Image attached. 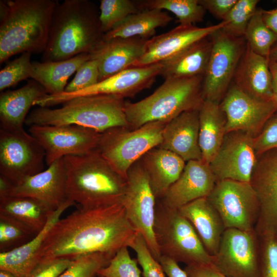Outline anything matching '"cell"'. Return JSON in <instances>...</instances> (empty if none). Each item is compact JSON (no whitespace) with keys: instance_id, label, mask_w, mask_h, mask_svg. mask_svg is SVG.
<instances>
[{"instance_id":"6da1fadb","label":"cell","mask_w":277,"mask_h":277,"mask_svg":"<svg viewBox=\"0 0 277 277\" xmlns=\"http://www.w3.org/2000/svg\"><path fill=\"white\" fill-rule=\"evenodd\" d=\"M137 233L122 203L91 209L80 207L54 225L38 257L73 260L95 253L114 256L121 248L130 247Z\"/></svg>"},{"instance_id":"7a4b0ae2","label":"cell","mask_w":277,"mask_h":277,"mask_svg":"<svg viewBox=\"0 0 277 277\" xmlns=\"http://www.w3.org/2000/svg\"><path fill=\"white\" fill-rule=\"evenodd\" d=\"M55 0L0 1V63L29 52L43 53L48 40Z\"/></svg>"},{"instance_id":"3957f363","label":"cell","mask_w":277,"mask_h":277,"mask_svg":"<svg viewBox=\"0 0 277 277\" xmlns=\"http://www.w3.org/2000/svg\"><path fill=\"white\" fill-rule=\"evenodd\" d=\"M98 14L87 0L58 2L54 10L43 62L61 61L91 54L103 41Z\"/></svg>"},{"instance_id":"277c9868","label":"cell","mask_w":277,"mask_h":277,"mask_svg":"<svg viewBox=\"0 0 277 277\" xmlns=\"http://www.w3.org/2000/svg\"><path fill=\"white\" fill-rule=\"evenodd\" d=\"M67 199L84 209L122 203L127 180L96 149L63 157Z\"/></svg>"},{"instance_id":"5b68a950","label":"cell","mask_w":277,"mask_h":277,"mask_svg":"<svg viewBox=\"0 0 277 277\" xmlns=\"http://www.w3.org/2000/svg\"><path fill=\"white\" fill-rule=\"evenodd\" d=\"M125 104L124 98L113 95L77 97L58 108L38 107L28 115L25 124L29 126L75 125L100 133L116 127H129Z\"/></svg>"},{"instance_id":"8992f818","label":"cell","mask_w":277,"mask_h":277,"mask_svg":"<svg viewBox=\"0 0 277 277\" xmlns=\"http://www.w3.org/2000/svg\"><path fill=\"white\" fill-rule=\"evenodd\" d=\"M203 76L168 78L151 94L137 102L125 101L129 127L138 128L149 122H169L181 113L199 110L204 99Z\"/></svg>"},{"instance_id":"52a82bcc","label":"cell","mask_w":277,"mask_h":277,"mask_svg":"<svg viewBox=\"0 0 277 277\" xmlns=\"http://www.w3.org/2000/svg\"><path fill=\"white\" fill-rule=\"evenodd\" d=\"M168 122L155 121L136 129L116 127L101 132L96 148L113 169L124 178L130 168L150 150L159 147Z\"/></svg>"},{"instance_id":"ba28073f","label":"cell","mask_w":277,"mask_h":277,"mask_svg":"<svg viewBox=\"0 0 277 277\" xmlns=\"http://www.w3.org/2000/svg\"><path fill=\"white\" fill-rule=\"evenodd\" d=\"M154 233L161 255L186 265L212 263V255L191 223L178 209L167 207L158 200Z\"/></svg>"},{"instance_id":"9c48e42d","label":"cell","mask_w":277,"mask_h":277,"mask_svg":"<svg viewBox=\"0 0 277 277\" xmlns=\"http://www.w3.org/2000/svg\"><path fill=\"white\" fill-rule=\"evenodd\" d=\"M122 204L130 223L142 234L154 258L159 261L161 254L155 233L157 199L140 160L128 170Z\"/></svg>"},{"instance_id":"30bf717a","label":"cell","mask_w":277,"mask_h":277,"mask_svg":"<svg viewBox=\"0 0 277 277\" xmlns=\"http://www.w3.org/2000/svg\"><path fill=\"white\" fill-rule=\"evenodd\" d=\"M207 197L220 214L225 229L255 230L260 204L250 183L230 180L217 181Z\"/></svg>"},{"instance_id":"8fae6325","label":"cell","mask_w":277,"mask_h":277,"mask_svg":"<svg viewBox=\"0 0 277 277\" xmlns=\"http://www.w3.org/2000/svg\"><path fill=\"white\" fill-rule=\"evenodd\" d=\"M212 48L203 82L204 100L220 104L233 80L246 46L244 37L231 36L220 29L210 35Z\"/></svg>"},{"instance_id":"7c38bea8","label":"cell","mask_w":277,"mask_h":277,"mask_svg":"<svg viewBox=\"0 0 277 277\" xmlns=\"http://www.w3.org/2000/svg\"><path fill=\"white\" fill-rule=\"evenodd\" d=\"M211 264L230 277H261L260 243L255 230L227 228Z\"/></svg>"},{"instance_id":"4fadbf2b","label":"cell","mask_w":277,"mask_h":277,"mask_svg":"<svg viewBox=\"0 0 277 277\" xmlns=\"http://www.w3.org/2000/svg\"><path fill=\"white\" fill-rule=\"evenodd\" d=\"M161 63L143 67L127 68L95 85L79 91L56 94H46L34 102L35 106L48 107L75 97L92 95H113L122 98L134 96L143 90L150 88L160 75Z\"/></svg>"},{"instance_id":"5bb4252c","label":"cell","mask_w":277,"mask_h":277,"mask_svg":"<svg viewBox=\"0 0 277 277\" xmlns=\"http://www.w3.org/2000/svg\"><path fill=\"white\" fill-rule=\"evenodd\" d=\"M45 151L25 130L0 129V175L13 185L44 170Z\"/></svg>"},{"instance_id":"9a60e30c","label":"cell","mask_w":277,"mask_h":277,"mask_svg":"<svg viewBox=\"0 0 277 277\" xmlns=\"http://www.w3.org/2000/svg\"><path fill=\"white\" fill-rule=\"evenodd\" d=\"M28 131L45 153L47 165L68 155L85 154L96 149L101 133L75 125H32Z\"/></svg>"},{"instance_id":"2e32d148","label":"cell","mask_w":277,"mask_h":277,"mask_svg":"<svg viewBox=\"0 0 277 277\" xmlns=\"http://www.w3.org/2000/svg\"><path fill=\"white\" fill-rule=\"evenodd\" d=\"M226 120V133L242 131L255 137L268 120L277 111L272 101L253 98L234 84L220 103Z\"/></svg>"},{"instance_id":"e0dca14e","label":"cell","mask_w":277,"mask_h":277,"mask_svg":"<svg viewBox=\"0 0 277 277\" xmlns=\"http://www.w3.org/2000/svg\"><path fill=\"white\" fill-rule=\"evenodd\" d=\"M254 137L242 131L226 134L219 151L209 164L217 181L230 180L250 183L258 160Z\"/></svg>"},{"instance_id":"ac0fdd59","label":"cell","mask_w":277,"mask_h":277,"mask_svg":"<svg viewBox=\"0 0 277 277\" xmlns=\"http://www.w3.org/2000/svg\"><path fill=\"white\" fill-rule=\"evenodd\" d=\"M250 183L260 204L256 233L277 234V149L258 157Z\"/></svg>"},{"instance_id":"d6986e66","label":"cell","mask_w":277,"mask_h":277,"mask_svg":"<svg viewBox=\"0 0 277 277\" xmlns=\"http://www.w3.org/2000/svg\"><path fill=\"white\" fill-rule=\"evenodd\" d=\"M225 22L200 27L193 25H182L148 39L143 55L132 67H143L161 63L180 53L191 45L222 29Z\"/></svg>"},{"instance_id":"ffe728a7","label":"cell","mask_w":277,"mask_h":277,"mask_svg":"<svg viewBox=\"0 0 277 277\" xmlns=\"http://www.w3.org/2000/svg\"><path fill=\"white\" fill-rule=\"evenodd\" d=\"M66 183L63 157L53 162L47 169L26 178L17 185H13L5 196L31 197L55 210L68 200Z\"/></svg>"},{"instance_id":"44dd1931","label":"cell","mask_w":277,"mask_h":277,"mask_svg":"<svg viewBox=\"0 0 277 277\" xmlns=\"http://www.w3.org/2000/svg\"><path fill=\"white\" fill-rule=\"evenodd\" d=\"M216 182L209 164L202 160L189 161L178 179L157 200L167 207L178 209L196 199L207 197Z\"/></svg>"},{"instance_id":"7402d4cb","label":"cell","mask_w":277,"mask_h":277,"mask_svg":"<svg viewBox=\"0 0 277 277\" xmlns=\"http://www.w3.org/2000/svg\"><path fill=\"white\" fill-rule=\"evenodd\" d=\"M199 137V110L188 111L166 124L159 147L173 152L186 162L202 160Z\"/></svg>"},{"instance_id":"603a6c76","label":"cell","mask_w":277,"mask_h":277,"mask_svg":"<svg viewBox=\"0 0 277 277\" xmlns=\"http://www.w3.org/2000/svg\"><path fill=\"white\" fill-rule=\"evenodd\" d=\"M148 39L140 37L104 40L90 54L98 62L99 82L132 65L143 55Z\"/></svg>"},{"instance_id":"cb8c5ba5","label":"cell","mask_w":277,"mask_h":277,"mask_svg":"<svg viewBox=\"0 0 277 277\" xmlns=\"http://www.w3.org/2000/svg\"><path fill=\"white\" fill-rule=\"evenodd\" d=\"M233 81L234 85L250 96L273 101L269 62L254 52L247 44Z\"/></svg>"},{"instance_id":"d4e9b609","label":"cell","mask_w":277,"mask_h":277,"mask_svg":"<svg viewBox=\"0 0 277 277\" xmlns=\"http://www.w3.org/2000/svg\"><path fill=\"white\" fill-rule=\"evenodd\" d=\"M75 204L67 200L52 212L44 228L30 241L11 250L0 252V269L8 270L16 277H27L39 260V251L50 229L62 213Z\"/></svg>"},{"instance_id":"484cf974","label":"cell","mask_w":277,"mask_h":277,"mask_svg":"<svg viewBox=\"0 0 277 277\" xmlns=\"http://www.w3.org/2000/svg\"><path fill=\"white\" fill-rule=\"evenodd\" d=\"M47 93L45 88L32 79L24 86L0 95L1 129L14 132L24 130L28 112L35 101Z\"/></svg>"},{"instance_id":"4316f807","label":"cell","mask_w":277,"mask_h":277,"mask_svg":"<svg viewBox=\"0 0 277 277\" xmlns=\"http://www.w3.org/2000/svg\"><path fill=\"white\" fill-rule=\"evenodd\" d=\"M178 210L192 225L207 251L212 256L214 255L225 227L207 197L193 201Z\"/></svg>"},{"instance_id":"83f0119b","label":"cell","mask_w":277,"mask_h":277,"mask_svg":"<svg viewBox=\"0 0 277 277\" xmlns=\"http://www.w3.org/2000/svg\"><path fill=\"white\" fill-rule=\"evenodd\" d=\"M140 161L157 200L178 179L186 164L179 155L159 147L150 150Z\"/></svg>"},{"instance_id":"f1b7e54d","label":"cell","mask_w":277,"mask_h":277,"mask_svg":"<svg viewBox=\"0 0 277 277\" xmlns=\"http://www.w3.org/2000/svg\"><path fill=\"white\" fill-rule=\"evenodd\" d=\"M209 36L197 41L175 56L161 62L162 67L160 75L165 80L204 76L212 48Z\"/></svg>"},{"instance_id":"f546056e","label":"cell","mask_w":277,"mask_h":277,"mask_svg":"<svg viewBox=\"0 0 277 277\" xmlns=\"http://www.w3.org/2000/svg\"><path fill=\"white\" fill-rule=\"evenodd\" d=\"M226 120L220 104L204 100L199 110V145L202 161L210 164L224 139Z\"/></svg>"},{"instance_id":"4dcf8cb0","label":"cell","mask_w":277,"mask_h":277,"mask_svg":"<svg viewBox=\"0 0 277 277\" xmlns=\"http://www.w3.org/2000/svg\"><path fill=\"white\" fill-rule=\"evenodd\" d=\"M90 58V54L84 53L61 61L33 62L31 78L39 83L48 94L61 93L69 78Z\"/></svg>"},{"instance_id":"1f68e13d","label":"cell","mask_w":277,"mask_h":277,"mask_svg":"<svg viewBox=\"0 0 277 277\" xmlns=\"http://www.w3.org/2000/svg\"><path fill=\"white\" fill-rule=\"evenodd\" d=\"M172 20V18L166 12L161 10H140L129 15L105 33L103 39L135 37L149 39L155 34L157 28L166 26Z\"/></svg>"},{"instance_id":"d6a6232c","label":"cell","mask_w":277,"mask_h":277,"mask_svg":"<svg viewBox=\"0 0 277 277\" xmlns=\"http://www.w3.org/2000/svg\"><path fill=\"white\" fill-rule=\"evenodd\" d=\"M53 211L45 203L31 197L0 196V214L18 220L36 234L44 228Z\"/></svg>"},{"instance_id":"836d02e7","label":"cell","mask_w":277,"mask_h":277,"mask_svg":"<svg viewBox=\"0 0 277 277\" xmlns=\"http://www.w3.org/2000/svg\"><path fill=\"white\" fill-rule=\"evenodd\" d=\"M136 4L140 10L155 9L169 11L176 16L182 25L202 22L206 12L199 0H147Z\"/></svg>"},{"instance_id":"e575fe53","label":"cell","mask_w":277,"mask_h":277,"mask_svg":"<svg viewBox=\"0 0 277 277\" xmlns=\"http://www.w3.org/2000/svg\"><path fill=\"white\" fill-rule=\"evenodd\" d=\"M262 12V9H257L248 23L244 37L254 52L269 61L272 48L277 42V35L265 24Z\"/></svg>"},{"instance_id":"d590c367","label":"cell","mask_w":277,"mask_h":277,"mask_svg":"<svg viewBox=\"0 0 277 277\" xmlns=\"http://www.w3.org/2000/svg\"><path fill=\"white\" fill-rule=\"evenodd\" d=\"M36 233L11 217L0 214V251L6 252L30 241Z\"/></svg>"},{"instance_id":"8d00e7d4","label":"cell","mask_w":277,"mask_h":277,"mask_svg":"<svg viewBox=\"0 0 277 277\" xmlns=\"http://www.w3.org/2000/svg\"><path fill=\"white\" fill-rule=\"evenodd\" d=\"M100 9L99 21L104 34L140 10L136 2L130 0H101Z\"/></svg>"},{"instance_id":"74e56055","label":"cell","mask_w":277,"mask_h":277,"mask_svg":"<svg viewBox=\"0 0 277 277\" xmlns=\"http://www.w3.org/2000/svg\"><path fill=\"white\" fill-rule=\"evenodd\" d=\"M258 0H238L225 19L222 30L235 37H244L247 26L257 10Z\"/></svg>"},{"instance_id":"f35d334b","label":"cell","mask_w":277,"mask_h":277,"mask_svg":"<svg viewBox=\"0 0 277 277\" xmlns=\"http://www.w3.org/2000/svg\"><path fill=\"white\" fill-rule=\"evenodd\" d=\"M113 256L102 253L81 256L73 259L69 267L58 277H95Z\"/></svg>"},{"instance_id":"ab89813d","label":"cell","mask_w":277,"mask_h":277,"mask_svg":"<svg viewBox=\"0 0 277 277\" xmlns=\"http://www.w3.org/2000/svg\"><path fill=\"white\" fill-rule=\"evenodd\" d=\"M136 259H132L128 247L120 249L98 274L104 277H141Z\"/></svg>"},{"instance_id":"60d3db41","label":"cell","mask_w":277,"mask_h":277,"mask_svg":"<svg viewBox=\"0 0 277 277\" xmlns=\"http://www.w3.org/2000/svg\"><path fill=\"white\" fill-rule=\"evenodd\" d=\"M32 53L26 52L9 62L0 71V90L15 85L21 81L31 78Z\"/></svg>"},{"instance_id":"b9f144b4","label":"cell","mask_w":277,"mask_h":277,"mask_svg":"<svg viewBox=\"0 0 277 277\" xmlns=\"http://www.w3.org/2000/svg\"><path fill=\"white\" fill-rule=\"evenodd\" d=\"M258 236L261 277H277V234L266 233Z\"/></svg>"},{"instance_id":"7bdbcfd3","label":"cell","mask_w":277,"mask_h":277,"mask_svg":"<svg viewBox=\"0 0 277 277\" xmlns=\"http://www.w3.org/2000/svg\"><path fill=\"white\" fill-rule=\"evenodd\" d=\"M130 247L136 253L144 277H166L161 264L152 255L141 234L137 233Z\"/></svg>"},{"instance_id":"ee69618b","label":"cell","mask_w":277,"mask_h":277,"mask_svg":"<svg viewBox=\"0 0 277 277\" xmlns=\"http://www.w3.org/2000/svg\"><path fill=\"white\" fill-rule=\"evenodd\" d=\"M99 77L98 62L90 58L79 67L74 78L67 84L64 92H75L93 86L99 82Z\"/></svg>"},{"instance_id":"f6af8a7d","label":"cell","mask_w":277,"mask_h":277,"mask_svg":"<svg viewBox=\"0 0 277 277\" xmlns=\"http://www.w3.org/2000/svg\"><path fill=\"white\" fill-rule=\"evenodd\" d=\"M254 147L258 157L277 149V111L268 120L260 133L254 137Z\"/></svg>"},{"instance_id":"bcb514c9","label":"cell","mask_w":277,"mask_h":277,"mask_svg":"<svg viewBox=\"0 0 277 277\" xmlns=\"http://www.w3.org/2000/svg\"><path fill=\"white\" fill-rule=\"evenodd\" d=\"M73 260L59 258H42L27 277H58L71 265Z\"/></svg>"},{"instance_id":"7dc6e473","label":"cell","mask_w":277,"mask_h":277,"mask_svg":"<svg viewBox=\"0 0 277 277\" xmlns=\"http://www.w3.org/2000/svg\"><path fill=\"white\" fill-rule=\"evenodd\" d=\"M238 0H199V3L215 17L223 21Z\"/></svg>"},{"instance_id":"c3c4849f","label":"cell","mask_w":277,"mask_h":277,"mask_svg":"<svg viewBox=\"0 0 277 277\" xmlns=\"http://www.w3.org/2000/svg\"><path fill=\"white\" fill-rule=\"evenodd\" d=\"M184 270L188 277H230L220 272L211 263L186 265Z\"/></svg>"},{"instance_id":"681fc988","label":"cell","mask_w":277,"mask_h":277,"mask_svg":"<svg viewBox=\"0 0 277 277\" xmlns=\"http://www.w3.org/2000/svg\"><path fill=\"white\" fill-rule=\"evenodd\" d=\"M167 277H188L186 272L173 259L162 255L159 261Z\"/></svg>"},{"instance_id":"f907efd6","label":"cell","mask_w":277,"mask_h":277,"mask_svg":"<svg viewBox=\"0 0 277 277\" xmlns=\"http://www.w3.org/2000/svg\"><path fill=\"white\" fill-rule=\"evenodd\" d=\"M262 18L266 26L277 35V6L272 9L263 10Z\"/></svg>"},{"instance_id":"816d5d0a","label":"cell","mask_w":277,"mask_h":277,"mask_svg":"<svg viewBox=\"0 0 277 277\" xmlns=\"http://www.w3.org/2000/svg\"><path fill=\"white\" fill-rule=\"evenodd\" d=\"M269 67L272 78L273 101L277 106V69L273 64L270 63H269Z\"/></svg>"},{"instance_id":"f5cc1de1","label":"cell","mask_w":277,"mask_h":277,"mask_svg":"<svg viewBox=\"0 0 277 277\" xmlns=\"http://www.w3.org/2000/svg\"><path fill=\"white\" fill-rule=\"evenodd\" d=\"M269 63H277V42L272 48L269 57Z\"/></svg>"},{"instance_id":"db71d44e","label":"cell","mask_w":277,"mask_h":277,"mask_svg":"<svg viewBox=\"0 0 277 277\" xmlns=\"http://www.w3.org/2000/svg\"><path fill=\"white\" fill-rule=\"evenodd\" d=\"M0 277H16L11 272L4 270L0 269Z\"/></svg>"},{"instance_id":"11a10c76","label":"cell","mask_w":277,"mask_h":277,"mask_svg":"<svg viewBox=\"0 0 277 277\" xmlns=\"http://www.w3.org/2000/svg\"><path fill=\"white\" fill-rule=\"evenodd\" d=\"M270 63L273 64L274 65V66L276 67V68L277 69V63Z\"/></svg>"},{"instance_id":"9f6ffc18","label":"cell","mask_w":277,"mask_h":277,"mask_svg":"<svg viewBox=\"0 0 277 277\" xmlns=\"http://www.w3.org/2000/svg\"><path fill=\"white\" fill-rule=\"evenodd\" d=\"M95 277H104V276L100 275L99 274H97Z\"/></svg>"}]
</instances>
